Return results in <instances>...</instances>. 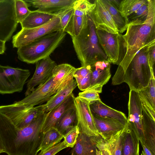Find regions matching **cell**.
<instances>
[{"label": "cell", "mask_w": 155, "mask_h": 155, "mask_svg": "<svg viewBox=\"0 0 155 155\" xmlns=\"http://www.w3.org/2000/svg\"><path fill=\"white\" fill-rule=\"evenodd\" d=\"M147 18L143 24L128 25L120 34V53L118 65L124 71L135 54L144 47L155 43V0H148Z\"/></svg>", "instance_id": "6da1fadb"}, {"label": "cell", "mask_w": 155, "mask_h": 155, "mask_svg": "<svg viewBox=\"0 0 155 155\" xmlns=\"http://www.w3.org/2000/svg\"><path fill=\"white\" fill-rule=\"evenodd\" d=\"M46 113L41 110L28 125L10 130L2 137L5 153L8 155H37L44 133L41 129Z\"/></svg>", "instance_id": "7a4b0ae2"}, {"label": "cell", "mask_w": 155, "mask_h": 155, "mask_svg": "<svg viewBox=\"0 0 155 155\" xmlns=\"http://www.w3.org/2000/svg\"><path fill=\"white\" fill-rule=\"evenodd\" d=\"M155 43L142 48L134 55L124 71L118 65L112 78L113 85L123 82L129 86L130 90L138 91L148 85L152 75L148 58L150 47Z\"/></svg>", "instance_id": "3957f363"}, {"label": "cell", "mask_w": 155, "mask_h": 155, "mask_svg": "<svg viewBox=\"0 0 155 155\" xmlns=\"http://www.w3.org/2000/svg\"><path fill=\"white\" fill-rule=\"evenodd\" d=\"M71 38L81 66L90 65L98 61H107L106 55L99 41L95 26L89 16L79 34Z\"/></svg>", "instance_id": "277c9868"}, {"label": "cell", "mask_w": 155, "mask_h": 155, "mask_svg": "<svg viewBox=\"0 0 155 155\" xmlns=\"http://www.w3.org/2000/svg\"><path fill=\"white\" fill-rule=\"evenodd\" d=\"M66 33L62 30L45 35L18 48V59L28 64H34L50 56L64 40Z\"/></svg>", "instance_id": "5b68a950"}, {"label": "cell", "mask_w": 155, "mask_h": 155, "mask_svg": "<svg viewBox=\"0 0 155 155\" xmlns=\"http://www.w3.org/2000/svg\"><path fill=\"white\" fill-rule=\"evenodd\" d=\"M30 74L28 69L0 64V94L21 91Z\"/></svg>", "instance_id": "8992f818"}, {"label": "cell", "mask_w": 155, "mask_h": 155, "mask_svg": "<svg viewBox=\"0 0 155 155\" xmlns=\"http://www.w3.org/2000/svg\"><path fill=\"white\" fill-rule=\"evenodd\" d=\"M62 30L60 18L55 16L41 26L31 29L21 28L12 37L13 47L18 48L47 34Z\"/></svg>", "instance_id": "52a82bcc"}, {"label": "cell", "mask_w": 155, "mask_h": 155, "mask_svg": "<svg viewBox=\"0 0 155 155\" xmlns=\"http://www.w3.org/2000/svg\"><path fill=\"white\" fill-rule=\"evenodd\" d=\"M41 110L40 105L30 107L14 103L0 106V112L8 117L18 129H21L28 125Z\"/></svg>", "instance_id": "ba28073f"}, {"label": "cell", "mask_w": 155, "mask_h": 155, "mask_svg": "<svg viewBox=\"0 0 155 155\" xmlns=\"http://www.w3.org/2000/svg\"><path fill=\"white\" fill-rule=\"evenodd\" d=\"M18 25L15 0H0V40L5 42L9 41Z\"/></svg>", "instance_id": "9c48e42d"}, {"label": "cell", "mask_w": 155, "mask_h": 155, "mask_svg": "<svg viewBox=\"0 0 155 155\" xmlns=\"http://www.w3.org/2000/svg\"><path fill=\"white\" fill-rule=\"evenodd\" d=\"M74 105L77 114V125L80 132L89 137L99 135L90 109V103L77 96L74 97Z\"/></svg>", "instance_id": "30bf717a"}, {"label": "cell", "mask_w": 155, "mask_h": 155, "mask_svg": "<svg viewBox=\"0 0 155 155\" xmlns=\"http://www.w3.org/2000/svg\"><path fill=\"white\" fill-rule=\"evenodd\" d=\"M57 91L51 76L46 82L38 86L24 99L14 103L28 107H34L46 103Z\"/></svg>", "instance_id": "8fae6325"}, {"label": "cell", "mask_w": 155, "mask_h": 155, "mask_svg": "<svg viewBox=\"0 0 155 155\" xmlns=\"http://www.w3.org/2000/svg\"><path fill=\"white\" fill-rule=\"evenodd\" d=\"M143 106L138 92L130 90L128 103V116L127 126L134 132L140 142L143 140L141 125Z\"/></svg>", "instance_id": "7c38bea8"}, {"label": "cell", "mask_w": 155, "mask_h": 155, "mask_svg": "<svg viewBox=\"0 0 155 155\" xmlns=\"http://www.w3.org/2000/svg\"><path fill=\"white\" fill-rule=\"evenodd\" d=\"M96 32L107 61L117 65L120 53V33H112L100 29H96Z\"/></svg>", "instance_id": "4fadbf2b"}, {"label": "cell", "mask_w": 155, "mask_h": 155, "mask_svg": "<svg viewBox=\"0 0 155 155\" xmlns=\"http://www.w3.org/2000/svg\"><path fill=\"white\" fill-rule=\"evenodd\" d=\"M94 3V8L88 15L94 23L96 29L112 33H119L109 12L101 0H96Z\"/></svg>", "instance_id": "5bb4252c"}, {"label": "cell", "mask_w": 155, "mask_h": 155, "mask_svg": "<svg viewBox=\"0 0 155 155\" xmlns=\"http://www.w3.org/2000/svg\"><path fill=\"white\" fill-rule=\"evenodd\" d=\"M35 64L34 74L28 81L25 97L33 91L35 87L43 84L51 76L53 69L57 65L50 56L39 61Z\"/></svg>", "instance_id": "9a60e30c"}, {"label": "cell", "mask_w": 155, "mask_h": 155, "mask_svg": "<svg viewBox=\"0 0 155 155\" xmlns=\"http://www.w3.org/2000/svg\"><path fill=\"white\" fill-rule=\"evenodd\" d=\"M89 66L91 73V82L87 89L101 93L103 86L111 76L110 63L107 61H100Z\"/></svg>", "instance_id": "2e32d148"}, {"label": "cell", "mask_w": 155, "mask_h": 155, "mask_svg": "<svg viewBox=\"0 0 155 155\" xmlns=\"http://www.w3.org/2000/svg\"><path fill=\"white\" fill-rule=\"evenodd\" d=\"M76 0H25L29 5L37 8V11L57 16L74 6Z\"/></svg>", "instance_id": "e0dca14e"}, {"label": "cell", "mask_w": 155, "mask_h": 155, "mask_svg": "<svg viewBox=\"0 0 155 155\" xmlns=\"http://www.w3.org/2000/svg\"><path fill=\"white\" fill-rule=\"evenodd\" d=\"M74 97L71 93L59 105L45 114L41 129L42 132L44 133L55 127L64 114L74 105Z\"/></svg>", "instance_id": "ac0fdd59"}, {"label": "cell", "mask_w": 155, "mask_h": 155, "mask_svg": "<svg viewBox=\"0 0 155 155\" xmlns=\"http://www.w3.org/2000/svg\"><path fill=\"white\" fill-rule=\"evenodd\" d=\"M93 115L99 134L105 141L110 139L123 130L126 126L115 119Z\"/></svg>", "instance_id": "d6986e66"}, {"label": "cell", "mask_w": 155, "mask_h": 155, "mask_svg": "<svg viewBox=\"0 0 155 155\" xmlns=\"http://www.w3.org/2000/svg\"><path fill=\"white\" fill-rule=\"evenodd\" d=\"M141 125L143 135L142 142L155 155V120L143 108L141 114Z\"/></svg>", "instance_id": "ffe728a7"}, {"label": "cell", "mask_w": 155, "mask_h": 155, "mask_svg": "<svg viewBox=\"0 0 155 155\" xmlns=\"http://www.w3.org/2000/svg\"><path fill=\"white\" fill-rule=\"evenodd\" d=\"M76 69V68L67 63L56 65L54 67L52 77L57 91L74 79V74Z\"/></svg>", "instance_id": "44dd1931"}, {"label": "cell", "mask_w": 155, "mask_h": 155, "mask_svg": "<svg viewBox=\"0 0 155 155\" xmlns=\"http://www.w3.org/2000/svg\"><path fill=\"white\" fill-rule=\"evenodd\" d=\"M90 107L93 115L115 119L127 125V118L124 113L106 105L101 99L90 104Z\"/></svg>", "instance_id": "7402d4cb"}, {"label": "cell", "mask_w": 155, "mask_h": 155, "mask_svg": "<svg viewBox=\"0 0 155 155\" xmlns=\"http://www.w3.org/2000/svg\"><path fill=\"white\" fill-rule=\"evenodd\" d=\"M143 108L155 120V78L153 75L147 86L137 92Z\"/></svg>", "instance_id": "603a6c76"}, {"label": "cell", "mask_w": 155, "mask_h": 155, "mask_svg": "<svg viewBox=\"0 0 155 155\" xmlns=\"http://www.w3.org/2000/svg\"><path fill=\"white\" fill-rule=\"evenodd\" d=\"M77 86L75 79H73L66 85L58 91L45 103L40 105L42 110L47 113L63 102Z\"/></svg>", "instance_id": "cb8c5ba5"}, {"label": "cell", "mask_w": 155, "mask_h": 155, "mask_svg": "<svg viewBox=\"0 0 155 155\" xmlns=\"http://www.w3.org/2000/svg\"><path fill=\"white\" fill-rule=\"evenodd\" d=\"M97 147L93 139L80 132L70 155H97Z\"/></svg>", "instance_id": "d4e9b609"}, {"label": "cell", "mask_w": 155, "mask_h": 155, "mask_svg": "<svg viewBox=\"0 0 155 155\" xmlns=\"http://www.w3.org/2000/svg\"><path fill=\"white\" fill-rule=\"evenodd\" d=\"M107 8L114 21L119 33L124 32L127 27L126 19L121 15L119 10L121 0H101Z\"/></svg>", "instance_id": "484cf974"}, {"label": "cell", "mask_w": 155, "mask_h": 155, "mask_svg": "<svg viewBox=\"0 0 155 155\" xmlns=\"http://www.w3.org/2000/svg\"><path fill=\"white\" fill-rule=\"evenodd\" d=\"M139 140L126 125L123 138L121 155H139Z\"/></svg>", "instance_id": "4316f807"}, {"label": "cell", "mask_w": 155, "mask_h": 155, "mask_svg": "<svg viewBox=\"0 0 155 155\" xmlns=\"http://www.w3.org/2000/svg\"><path fill=\"white\" fill-rule=\"evenodd\" d=\"M55 16L51 14L31 11V13L20 24L22 28L31 29L43 25L48 22Z\"/></svg>", "instance_id": "83f0119b"}, {"label": "cell", "mask_w": 155, "mask_h": 155, "mask_svg": "<svg viewBox=\"0 0 155 155\" xmlns=\"http://www.w3.org/2000/svg\"><path fill=\"white\" fill-rule=\"evenodd\" d=\"M77 124V114L74 105L64 114L54 127L64 136Z\"/></svg>", "instance_id": "f1b7e54d"}, {"label": "cell", "mask_w": 155, "mask_h": 155, "mask_svg": "<svg viewBox=\"0 0 155 155\" xmlns=\"http://www.w3.org/2000/svg\"><path fill=\"white\" fill-rule=\"evenodd\" d=\"M91 74L89 65L76 68L74 78L77 83V86L81 91H84L90 86Z\"/></svg>", "instance_id": "f546056e"}, {"label": "cell", "mask_w": 155, "mask_h": 155, "mask_svg": "<svg viewBox=\"0 0 155 155\" xmlns=\"http://www.w3.org/2000/svg\"><path fill=\"white\" fill-rule=\"evenodd\" d=\"M88 15L78 16L74 14L68 23L64 31L71 37L78 35L85 26Z\"/></svg>", "instance_id": "4dcf8cb0"}, {"label": "cell", "mask_w": 155, "mask_h": 155, "mask_svg": "<svg viewBox=\"0 0 155 155\" xmlns=\"http://www.w3.org/2000/svg\"><path fill=\"white\" fill-rule=\"evenodd\" d=\"M64 136L55 128H52L44 133L40 150L42 151L60 142Z\"/></svg>", "instance_id": "1f68e13d"}, {"label": "cell", "mask_w": 155, "mask_h": 155, "mask_svg": "<svg viewBox=\"0 0 155 155\" xmlns=\"http://www.w3.org/2000/svg\"><path fill=\"white\" fill-rule=\"evenodd\" d=\"M126 128V126L123 130L110 139L104 140L105 148L110 151L111 155H121L123 138Z\"/></svg>", "instance_id": "d6a6232c"}, {"label": "cell", "mask_w": 155, "mask_h": 155, "mask_svg": "<svg viewBox=\"0 0 155 155\" xmlns=\"http://www.w3.org/2000/svg\"><path fill=\"white\" fill-rule=\"evenodd\" d=\"M147 1V0H121L119 6V11L122 16L126 19L128 16L139 9Z\"/></svg>", "instance_id": "836d02e7"}, {"label": "cell", "mask_w": 155, "mask_h": 155, "mask_svg": "<svg viewBox=\"0 0 155 155\" xmlns=\"http://www.w3.org/2000/svg\"><path fill=\"white\" fill-rule=\"evenodd\" d=\"M149 8L148 0L139 9L126 18L127 26L143 24L146 20Z\"/></svg>", "instance_id": "e575fe53"}, {"label": "cell", "mask_w": 155, "mask_h": 155, "mask_svg": "<svg viewBox=\"0 0 155 155\" xmlns=\"http://www.w3.org/2000/svg\"><path fill=\"white\" fill-rule=\"evenodd\" d=\"M25 0H15V10L17 22L21 24L31 12Z\"/></svg>", "instance_id": "d590c367"}, {"label": "cell", "mask_w": 155, "mask_h": 155, "mask_svg": "<svg viewBox=\"0 0 155 155\" xmlns=\"http://www.w3.org/2000/svg\"><path fill=\"white\" fill-rule=\"evenodd\" d=\"M80 133L78 126L77 125L74 127L64 136L63 140L68 147L73 148L75 145Z\"/></svg>", "instance_id": "8d00e7d4"}, {"label": "cell", "mask_w": 155, "mask_h": 155, "mask_svg": "<svg viewBox=\"0 0 155 155\" xmlns=\"http://www.w3.org/2000/svg\"><path fill=\"white\" fill-rule=\"evenodd\" d=\"M78 96L87 101L90 104L100 99L99 93L87 89L79 92Z\"/></svg>", "instance_id": "74e56055"}, {"label": "cell", "mask_w": 155, "mask_h": 155, "mask_svg": "<svg viewBox=\"0 0 155 155\" xmlns=\"http://www.w3.org/2000/svg\"><path fill=\"white\" fill-rule=\"evenodd\" d=\"M74 9L73 6L57 16L60 18V24L63 30L64 31L71 18L74 15Z\"/></svg>", "instance_id": "f35d334b"}, {"label": "cell", "mask_w": 155, "mask_h": 155, "mask_svg": "<svg viewBox=\"0 0 155 155\" xmlns=\"http://www.w3.org/2000/svg\"><path fill=\"white\" fill-rule=\"evenodd\" d=\"M67 147H68V146L63 141L42 151H41L37 155H55Z\"/></svg>", "instance_id": "ab89813d"}, {"label": "cell", "mask_w": 155, "mask_h": 155, "mask_svg": "<svg viewBox=\"0 0 155 155\" xmlns=\"http://www.w3.org/2000/svg\"><path fill=\"white\" fill-rule=\"evenodd\" d=\"M155 45L151 46L149 50L148 58L153 75L155 77Z\"/></svg>", "instance_id": "60d3db41"}, {"label": "cell", "mask_w": 155, "mask_h": 155, "mask_svg": "<svg viewBox=\"0 0 155 155\" xmlns=\"http://www.w3.org/2000/svg\"><path fill=\"white\" fill-rule=\"evenodd\" d=\"M97 155H111L110 151L107 149L104 148L100 150L97 148Z\"/></svg>", "instance_id": "b9f144b4"}, {"label": "cell", "mask_w": 155, "mask_h": 155, "mask_svg": "<svg viewBox=\"0 0 155 155\" xmlns=\"http://www.w3.org/2000/svg\"><path fill=\"white\" fill-rule=\"evenodd\" d=\"M140 143L143 148L142 153L143 155H153L151 152L142 142Z\"/></svg>", "instance_id": "7bdbcfd3"}, {"label": "cell", "mask_w": 155, "mask_h": 155, "mask_svg": "<svg viewBox=\"0 0 155 155\" xmlns=\"http://www.w3.org/2000/svg\"><path fill=\"white\" fill-rule=\"evenodd\" d=\"M5 42L0 40V54L4 53L6 49Z\"/></svg>", "instance_id": "ee69618b"}, {"label": "cell", "mask_w": 155, "mask_h": 155, "mask_svg": "<svg viewBox=\"0 0 155 155\" xmlns=\"http://www.w3.org/2000/svg\"><path fill=\"white\" fill-rule=\"evenodd\" d=\"M3 152H5V149L0 134V154Z\"/></svg>", "instance_id": "f6af8a7d"}, {"label": "cell", "mask_w": 155, "mask_h": 155, "mask_svg": "<svg viewBox=\"0 0 155 155\" xmlns=\"http://www.w3.org/2000/svg\"><path fill=\"white\" fill-rule=\"evenodd\" d=\"M141 155H143L142 153H141Z\"/></svg>", "instance_id": "bcb514c9"}]
</instances>
